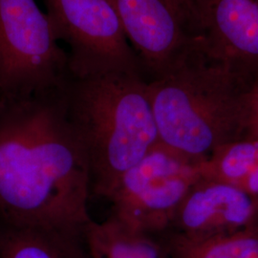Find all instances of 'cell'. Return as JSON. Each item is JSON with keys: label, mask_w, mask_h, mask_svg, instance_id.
I'll list each match as a JSON object with an SVG mask.
<instances>
[{"label": "cell", "mask_w": 258, "mask_h": 258, "mask_svg": "<svg viewBox=\"0 0 258 258\" xmlns=\"http://www.w3.org/2000/svg\"><path fill=\"white\" fill-rule=\"evenodd\" d=\"M67 54L36 0H0V98H25L61 88Z\"/></svg>", "instance_id": "obj_4"}, {"label": "cell", "mask_w": 258, "mask_h": 258, "mask_svg": "<svg viewBox=\"0 0 258 258\" xmlns=\"http://www.w3.org/2000/svg\"><path fill=\"white\" fill-rule=\"evenodd\" d=\"M258 168V137L247 136L218 148L200 163L204 178L238 185Z\"/></svg>", "instance_id": "obj_13"}, {"label": "cell", "mask_w": 258, "mask_h": 258, "mask_svg": "<svg viewBox=\"0 0 258 258\" xmlns=\"http://www.w3.org/2000/svg\"><path fill=\"white\" fill-rule=\"evenodd\" d=\"M249 83L199 49L148 81L160 144L201 163L218 148L247 137Z\"/></svg>", "instance_id": "obj_3"}, {"label": "cell", "mask_w": 258, "mask_h": 258, "mask_svg": "<svg viewBox=\"0 0 258 258\" xmlns=\"http://www.w3.org/2000/svg\"><path fill=\"white\" fill-rule=\"evenodd\" d=\"M199 50L248 83L258 76V0H192Z\"/></svg>", "instance_id": "obj_8"}, {"label": "cell", "mask_w": 258, "mask_h": 258, "mask_svg": "<svg viewBox=\"0 0 258 258\" xmlns=\"http://www.w3.org/2000/svg\"><path fill=\"white\" fill-rule=\"evenodd\" d=\"M62 96L87 159L91 194L107 199L121 176L160 144L148 81L139 74L70 77Z\"/></svg>", "instance_id": "obj_2"}, {"label": "cell", "mask_w": 258, "mask_h": 258, "mask_svg": "<svg viewBox=\"0 0 258 258\" xmlns=\"http://www.w3.org/2000/svg\"><path fill=\"white\" fill-rule=\"evenodd\" d=\"M248 136L258 137V76L248 90Z\"/></svg>", "instance_id": "obj_14"}, {"label": "cell", "mask_w": 258, "mask_h": 258, "mask_svg": "<svg viewBox=\"0 0 258 258\" xmlns=\"http://www.w3.org/2000/svg\"><path fill=\"white\" fill-rule=\"evenodd\" d=\"M45 2L56 39L65 42L69 49L66 54L71 78L144 76L138 56L109 0Z\"/></svg>", "instance_id": "obj_6"}, {"label": "cell", "mask_w": 258, "mask_h": 258, "mask_svg": "<svg viewBox=\"0 0 258 258\" xmlns=\"http://www.w3.org/2000/svg\"><path fill=\"white\" fill-rule=\"evenodd\" d=\"M161 235L174 258H258V229L209 237L171 231Z\"/></svg>", "instance_id": "obj_12"}, {"label": "cell", "mask_w": 258, "mask_h": 258, "mask_svg": "<svg viewBox=\"0 0 258 258\" xmlns=\"http://www.w3.org/2000/svg\"><path fill=\"white\" fill-rule=\"evenodd\" d=\"M254 229L258 200L238 185L201 177L180 205L169 231L209 237Z\"/></svg>", "instance_id": "obj_9"}, {"label": "cell", "mask_w": 258, "mask_h": 258, "mask_svg": "<svg viewBox=\"0 0 258 258\" xmlns=\"http://www.w3.org/2000/svg\"><path fill=\"white\" fill-rule=\"evenodd\" d=\"M109 1L148 81L199 49L192 0Z\"/></svg>", "instance_id": "obj_7"}, {"label": "cell", "mask_w": 258, "mask_h": 258, "mask_svg": "<svg viewBox=\"0 0 258 258\" xmlns=\"http://www.w3.org/2000/svg\"><path fill=\"white\" fill-rule=\"evenodd\" d=\"M85 228L15 227L0 222V258H91Z\"/></svg>", "instance_id": "obj_10"}, {"label": "cell", "mask_w": 258, "mask_h": 258, "mask_svg": "<svg viewBox=\"0 0 258 258\" xmlns=\"http://www.w3.org/2000/svg\"><path fill=\"white\" fill-rule=\"evenodd\" d=\"M201 177L200 163L159 144L121 176L107 198L110 217L134 231L163 234Z\"/></svg>", "instance_id": "obj_5"}, {"label": "cell", "mask_w": 258, "mask_h": 258, "mask_svg": "<svg viewBox=\"0 0 258 258\" xmlns=\"http://www.w3.org/2000/svg\"><path fill=\"white\" fill-rule=\"evenodd\" d=\"M91 258H174L162 235L129 229L112 217L85 228Z\"/></svg>", "instance_id": "obj_11"}, {"label": "cell", "mask_w": 258, "mask_h": 258, "mask_svg": "<svg viewBox=\"0 0 258 258\" xmlns=\"http://www.w3.org/2000/svg\"><path fill=\"white\" fill-rule=\"evenodd\" d=\"M90 171L67 117L62 87L0 98V222L85 228Z\"/></svg>", "instance_id": "obj_1"}]
</instances>
